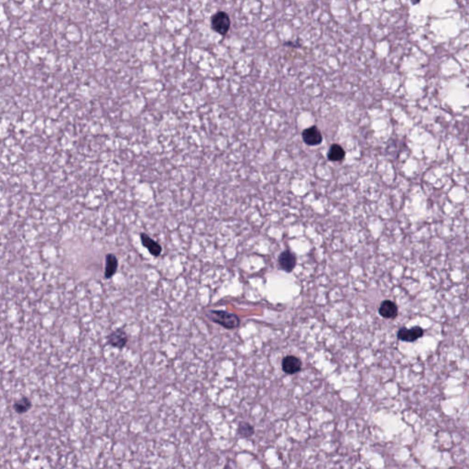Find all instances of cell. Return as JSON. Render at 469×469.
I'll return each instance as SVG.
<instances>
[{
  "instance_id": "obj_1",
  "label": "cell",
  "mask_w": 469,
  "mask_h": 469,
  "mask_svg": "<svg viewBox=\"0 0 469 469\" xmlns=\"http://www.w3.org/2000/svg\"><path fill=\"white\" fill-rule=\"evenodd\" d=\"M207 318L225 329H235L240 325V319L237 314L221 310H209L206 313Z\"/></svg>"
},
{
  "instance_id": "obj_2",
  "label": "cell",
  "mask_w": 469,
  "mask_h": 469,
  "mask_svg": "<svg viewBox=\"0 0 469 469\" xmlns=\"http://www.w3.org/2000/svg\"><path fill=\"white\" fill-rule=\"evenodd\" d=\"M231 20L225 11L215 12L211 18V28L213 32L225 36L230 30Z\"/></svg>"
},
{
  "instance_id": "obj_3",
  "label": "cell",
  "mask_w": 469,
  "mask_h": 469,
  "mask_svg": "<svg viewBox=\"0 0 469 469\" xmlns=\"http://www.w3.org/2000/svg\"><path fill=\"white\" fill-rule=\"evenodd\" d=\"M107 342L112 347L122 350L128 343V336L123 328H117L107 335Z\"/></svg>"
},
{
  "instance_id": "obj_4",
  "label": "cell",
  "mask_w": 469,
  "mask_h": 469,
  "mask_svg": "<svg viewBox=\"0 0 469 469\" xmlns=\"http://www.w3.org/2000/svg\"><path fill=\"white\" fill-rule=\"evenodd\" d=\"M301 138L305 144L311 147L318 146L323 142V134L316 126L305 128L301 133Z\"/></svg>"
},
{
  "instance_id": "obj_5",
  "label": "cell",
  "mask_w": 469,
  "mask_h": 469,
  "mask_svg": "<svg viewBox=\"0 0 469 469\" xmlns=\"http://www.w3.org/2000/svg\"><path fill=\"white\" fill-rule=\"evenodd\" d=\"M139 237H140L141 244L144 247L145 249L148 250V251L150 252V254L151 256L158 257V256H160L162 255V253H163V247H162V245L160 244L158 241H156L155 239H153L151 237H150L148 234L143 233V232L139 234Z\"/></svg>"
},
{
  "instance_id": "obj_6",
  "label": "cell",
  "mask_w": 469,
  "mask_h": 469,
  "mask_svg": "<svg viewBox=\"0 0 469 469\" xmlns=\"http://www.w3.org/2000/svg\"><path fill=\"white\" fill-rule=\"evenodd\" d=\"M424 336V329L420 326H413L412 329L402 327L398 332V338L408 343H413Z\"/></svg>"
},
{
  "instance_id": "obj_7",
  "label": "cell",
  "mask_w": 469,
  "mask_h": 469,
  "mask_svg": "<svg viewBox=\"0 0 469 469\" xmlns=\"http://www.w3.org/2000/svg\"><path fill=\"white\" fill-rule=\"evenodd\" d=\"M282 370L289 375H294L301 369L300 358L294 356H287L282 359Z\"/></svg>"
},
{
  "instance_id": "obj_8",
  "label": "cell",
  "mask_w": 469,
  "mask_h": 469,
  "mask_svg": "<svg viewBox=\"0 0 469 469\" xmlns=\"http://www.w3.org/2000/svg\"><path fill=\"white\" fill-rule=\"evenodd\" d=\"M105 269H104V277L105 279L109 280L112 279L119 269V259L117 256L113 253H108L105 258Z\"/></svg>"
},
{
  "instance_id": "obj_9",
  "label": "cell",
  "mask_w": 469,
  "mask_h": 469,
  "mask_svg": "<svg viewBox=\"0 0 469 469\" xmlns=\"http://www.w3.org/2000/svg\"><path fill=\"white\" fill-rule=\"evenodd\" d=\"M279 265L282 270L291 272L296 266V257L291 251H283L279 256Z\"/></svg>"
},
{
  "instance_id": "obj_10",
  "label": "cell",
  "mask_w": 469,
  "mask_h": 469,
  "mask_svg": "<svg viewBox=\"0 0 469 469\" xmlns=\"http://www.w3.org/2000/svg\"><path fill=\"white\" fill-rule=\"evenodd\" d=\"M379 313L383 318L393 319L398 315V306L392 300H383L379 308Z\"/></svg>"
},
{
  "instance_id": "obj_11",
  "label": "cell",
  "mask_w": 469,
  "mask_h": 469,
  "mask_svg": "<svg viewBox=\"0 0 469 469\" xmlns=\"http://www.w3.org/2000/svg\"><path fill=\"white\" fill-rule=\"evenodd\" d=\"M344 157H345V151L342 146L339 144L331 145L327 153V158L330 162H334V163L342 162Z\"/></svg>"
},
{
  "instance_id": "obj_12",
  "label": "cell",
  "mask_w": 469,
  "mask_h": 469,
  "mask_svg": "<svg viewBox=\"0 0 469 469\" xmlns=\"http://www.w3.org/2000/svg\"><path fill=\"white\" fill-rule=\"evenodd\" d=\"M238 432L242 437H251L254 433V427L249 423L242 422L238 425Z\"/></svg>"
},
{
  "instance_id": "obj_13",
  "label": "cell",
  "mask_w": 469,
  "mask_h": 469,
  "mask_svg": "<svg viewBox=\"0 0 469 469\" xmlns=\"http://www.w3.org/2000/svg\"><path fill=\"white\" fill-rule=\"evenodd\" d=\"M31 406H32V402L27 398H22L18 401H16L14 404L16 412L19 413H25L31 408Z\"/></svg>"
}]
</instances>
